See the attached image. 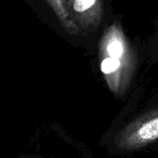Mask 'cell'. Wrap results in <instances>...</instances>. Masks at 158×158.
Listing matches in <instances>:
<instances>
[{
  "instance_id": "cell-2",
  "label": "cell",
  "mask_w": 158,
  "mask_h": 158,
  "mask_svg": "<svg viewBox=\"0 0 158 158\" xmlns=\"http://www.w3.org/2000/svg\"><path fill=\"white\" fill-rule=\"evenodd\" d=\"M47 1L52 6V7L54 8V10L57 14L58 18L64 23L65 27L69 29V30H74L75 31L76 26L73 25L69 20V12H68L66 5H65V0H47Z\"/></svg>"
},
{
  "instance_id": "cell-1",
  "label": "cell",
  "mask_w": 158,
  "mask_h": 158,
  "mask_svg": "<svg viewBox=\"0 0 158 158\" xmlns=\"http://www.w3.org/2000/svg\"><path fill=\"white\" fill-rule=\"evenodd\" d=\"M158 143V106L146 109L127 122L117 135L120 153L139 151Z\"/></svg>"
},
{
  "instance_id": "cell-3",
  "label": "cell",
  "mask_w": 158,
  "mask_h": 158,
  "mask_svg": "<svg viewBox=\"0 0 158 158\" xmlns=\"http://www.w3.org/2000/svg\"><path fill=\"white\" fill-rule=\"evenodd\" d=\"M97 0H74L73 8L76 12L81 13L91 9L95 4Z\"/></svg>"
}]
</instances>
